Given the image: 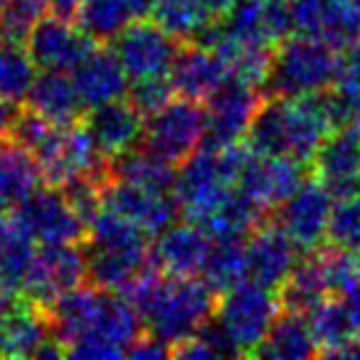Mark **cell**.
Segmentation results:
<instances>
[{"label": "cell", "mask_w": 360, "mask_h": 360, "mask_svg": "<svg viewBox=\"0 0 360 360\" xmlns=\"http://www.w3.org/2000/svg\"><path fill=\"white\" fill-rule=\"evenodd\" d=\"M314 178H319L328 193L340 198L355 195L360 191V129L343 126L321 141L314 158Z\"/></svg>", "instance_id": "15"}, {"label": "cell", "mask_w": 360, "mask_h": 360, "mask_svg": "<svg viewBox=\"0 0 360 360\" xmlns=\"http://www.w3.org/2000/svg\"><path fill=\"white\" fill-rule=\"evenodd\" d=\"M252 355L269 360H306L316 355V345L311 338L306 314L299 311H284L276 316L269 333L259 343Z\"/></svg>", "instance_id": "27"}, {"label": "cell", "mask_w": 360, "mask_h": 360, "mask_svg": "<svg viewBox=\"0 0 360 360\" xmlns=\"http://www.w3.org/2000/svg\"><path fill=\"white\" fill-rule=\"evenodd\" d=\"M173 86H170L168 75L165 77H146V79H131L126 99L136 106L143 116H150L158 111L163 104H168L173 96Z\"/></svg>", "instance_id": "41"}, {"label": "cell", "mask_w": 360, "mask_h": 360, "mask_svg": "<svg viewBox=\"0 0 360 360\" xmlns=\"http://www.w3.org/2000/svg\"><path fill=\"white\" fill-rule=\"evenodd\" d=\"M279 311L281 304L274 289L245 279L232 289L222 291L212 316L230 335L240 355H252L269 333Z\"/></svg>", "instance_id": "5"}, {"label": "cell", "mask_w": 360, "mask_h": 360, "mask_svg": "<svg viewBox=\"0 0 360 360\" xmlns=\"http://www.w3.org/2000/svg\"><path fill=\"white\" fill-rule=\"evenodd\" d=\"M47 3H50V11L60 18H75L79 6V0H47Z\"/></svg>", "instance_id": "47"}, {"label": "cell", "mask_w": 360, "mask_h": 360, "mask_svg": "<svg viewBox=\"0 0 360 360\" xmlns=\"http://www.w3.org/2000/svg\"><path fill=\"white\" fill-rule=\"evenodd\" d=\"M205 139V106L193 99H170L143 121V148L180 165Z\"/></svg>", "instance_id": "6"}, {"label": "cell", "mask_w": 360, "mask_h": 360, "mask_svg": "<svg viewBox=\"0 0 360 360\" xmlns=\"http://www.w3.org/2000/svg\"><path fill=\"white\" fill-rule=\"evenodd\" d=\"M111 42L129 79L165 77L180 50V42L173 35H168L158 22H148L143 18L129 22Z\"/></svg>", "instance_id": "9"}, {"label": "cell", "mask_w": 360, "mask_h": 360, "mask_svg": "<svg viewBox=\"0 0 360 360\" xmlns=\"http://www.w3.org/2000/svg\"><path fill=\"white\" fill-rule=\"evenodd\" d=\"M326 240L333 247L348 250L360 257V195L358 193L348 198H340L338 205H333Z\"/></svg>", "instance_id": "38"}, {"label": "cell", "mask_w": 360, "mask_h": 360, "mask_svg": "<svg viewBox=\"0 0 360 360\" xmlns=\"http://www.w3.org/2000/svg\"><path fill=\"white\" fill-rule=\"evenodd\" d=\"M200 276L215 294L232 289L247 279L245 237H220L210 242Z\"/></svg>", "instance_id": "32"}, {"label": "cell", "mask_w": 360, "mask_h": 360, "mask_svg": "<svg viewBox=\"0 0 360 360\" xmlns=\"http://www.w3.org/2000/svg\"><path fill=\"white\" fill-rule=\"evenodd\" d=\"M168 79L178 96L202 104L230 79V72L222 57L210 47L200 42H186V47H180L175 55Z\"/></svg>", "instance_id": "21"}, {"label": "cell", "mask_w": 360, "mask_h": 360, "mask_svg": "<svg viewBox=\"0 0 360 360\" xmlns=\"http://www.w3.org/2000/svg\"><path fill=\"white\" fill-rule=\"evenodd\" d=\"M77 27L94 42H111L131 20V8L126 0H79Z\"/></svg>", "instance_id": "35"}, {"label": "cell", "mask_w": 360, "mask_h": 360, "mask_svg": "<svg viewBox=\"0 0 360 360\" xmlns=\"http://www.w3.org/2000/svg\"><path fill=\"white\" fill-rule=\"evenodd\" d=\"M319 259L330 294H348L360 281V257L353 252L330 245L328 250L319 252Z\"/></svg>", "instance_id": "39"}, {"label": "cell", "mask_w": 360, "mask_h": 360, "mask_svg": "<svg viewBox=\"0 0 360 360\" xmlns=\"http://www.w3.org/2000/svg\"><path fill=\"white\" fill-rule=\"evenodd\" d=\"M150 15L178 42H198L217 22L200 0H155Z\"/></svg>", "instance_id": "33"}, {"label": "cell", "mask_w": 360, "mask_h": 360, "mask_svg": "<svg viewBox=\"0 0 360 360\" xmlns=\"http://www.w3.org/2000/svg\"><path fill=\"white\" fill-rule=\"evenodd\" d=\"M306 180V168L291 155L250 153L237 180V191L255 200L262 210L271 212Z\"/></svg>", "instance_id": "14"}, {"label": "cell", "mask_w": 360, "mask_h": 360, "mask_svg": "<svg viewBox=\"0 0 360 360\" xmlns=\"http://www.w3.org/2000/svg\"><path fill=\"white\" fill-rule=\"evenodd\" d=\"M358 183H360V180H358Z\"/></svg>", "instance_id": "51"}, {"label": "cell", "mask_w": 360, "mask_h": 360, "mask_svg": "<svg viewBox=\"0 0 360 360\" xmlns=\"http://www.w3.org/2000/svg\"><path fill=\"white\" fill-rule=\"evenodd\" d=\"M340 52L316 37H286L271 55V70L264 82L269 96L294 99L328 89L335 82Z\"/></svg>", "instance_id": "4"}, {"label": "cell", "mask_w": 360, "mask_h": 360, "mask_svg": "<svg viewBox=\"0 0 360 360\" xmlns=\"http://www.w3.org/2000/svg\"><path fill=\"white\" fill-rule=\"evenodd\" d=\"M18 291L13 286H8L6 281H0V321L6 319L13 309L18 306Z\"/></svg>", "instance_id": "44"}, {"label": "cell", "mask_w": 360, "mask_h": 360, "mask_svg": "<svg viewBox=\"0 0 360 360\" xmlns=\"http://www.w3.org/2000/svg\"><path fill=\"white\" fill-rule=\"evenodd\" d=\"M200 3L205 6V11L210 13L215 20H222V18L232 11V6H235L237 0H200Z\"/></svg>", "instance_id": "45"}, {"label": "cell", "mask_w": 360, "mask_h": 360, "mask_svg": "<svg viewBox=\"0 0 360 360\" xmlns=\"http://www.w3.org/2000/svg\"><path fill=\"white\" fill-rule=\"evenodd\" d=\"M104 294L106 289H99L94 284H79L45 306L52 338L62 345L65 353L75 340H79L82 335H86L94 328L96 316H99L101 304H104Z\"/></svg>", "instance_id": "22"}, {"label": "cell", "mask_w": 360, "mask_h": 360, "mask_svg": "<svg viewBox=\"0 0 360 360\" xmlns=\"http://www.w3.org/2000/svg\"><path fill=\"white\" fill-rule=\"evenodd\" d=\"M333 86L348 101L350 111H353V124L360 129V42L348 47L345 55H340Z\"/></svg>", "instance_id": "40"}, {"label": "cell", "mask_w": 360, "mask_h": 360, "mask_svg": "<svg viewBox=\"0 0 360 360\" xmlns=\"http://www.w3.org/2000/svg\"><path fill=\"white\" fill-rule=\"evenodd\" d=\"M210 237L195 222H173L155 235L148 247V259L168 276H198L205 264Z\"/></svg>", "instance_id": "19"}, {"label": "cell", "mask_w": 360, "mask_h": 360, "mask_svg": "<svg viewBox=\"0 0 360 360\" xmlns=\"http://www.w3.org/2000/svg\"><path fill=\"white\" fill-rule=\"evenodd\" d=\"M328 284H326L323 266L319 259V250L311 252L304 262H296L294 269L289 271L281 286L276 289L279 304L284 311H299V314H309L319 301L328 296Z\"/></svg>", "instance_id": "28"}, {"label": "cell", "mask_w": 360, "mask_h": 360, "mask_svg": "<svg viewBox=\"0 0 360 360\" xmlns=\"http://www.w3.org/2000/svg\"><path fill=\"white\" fill-rule=\"evenodd\" d=\"M220 27L235 40L262 47L279 45L294 32L284 0H237L220 20Z\"/></svg>", "instance_id": "17"}, {"label": "cell", "mask_w": 360, "mask_h": 360, "mask_svg": "<svg viewBox=\"0 0 360 360\" xmlns=\"http://www.w3.org/2000/svg\"><path fill=\"white\" fill-rule=\"evenodd\" d=\"M126 3H129L134 18H148L155 6V0H126Z\"/></svg>", "instance_id": "48"}, {"label": "cell", "mask_w": 360, "mask_h": 360, "mask_svg": "<svg viewBox=\"0 0 360 360\" xmlns=\"http://www.w3.org/2000/svg\"><path fill=\"white\" fill-rule=\"evenodd\" d=\"M252 150L242 143L225 148H200L175 168L173 193L178 212L200 225L237 188V180Z\"/></svg>", "instance_id": "2"}, {"label": "cell", "mask_w": 360, "mask_h": 360, "mask_svg": "<svg viewBox=\"0 0 360 360\" xmlns=\"http://www.w3.org/2000/svg\"><path fill=\"white\" fill-rule=\"evenodd\" d=\"M146 237L148 235L134 222L101 207L86 225V279L106 291H119L131 284L148 262Z\"/></svg>", "instance_id": "3"}, {"label": "cell", "mask_w": 360, "mask_h": 360, "mask_svg": "<svg viewBox=\"0 0 360 360\" xmlns=\"http://www.w3.org/2000/svg\"><path fill=\"white\" fill-rule=\"evenodd\" d=\"M50 13L47 0H0V35L25 45L32 27Z\"/></svg>", "instance_id": "37"}, {"label": "cell", "mask_w": 360, "mask_h": 360, "mask_svg": "<svg viewBox=\"0 0 360 360\" xmlns=\"http://www.w3.org/2000/svg\"><path fill=\"white\" fill-rule=\"evenodd\" d=\"M143 121L146 116L124 96V99L109 101V104L91 106L82 124H84L94 148L106 160H114L141 143Z\"/></svg>", "instance_id": "18"}, {"label": "cell", "mask_w": 360, "mask_h": 360, "mask_svg": "<svg viewBox=\"0 0 360 360\" xmlns=\"http://www.w3.org/2000/svg\"><path fill=\"white\" fill-rule=\"evenodd\" d=\"M96 42L75 27L70 18L45 15L25 40V50L42 72H67L70 75L91 52Z\"/></svg>", "instance_id": "12"}, {"label": "cell", "mask_w": 360, "mask_h": 360, "mask_svg": "<svg viewBox=\"0 0 360 360\" xmlns=\"http://www.w3.org/2000/svg\"><path fill=\"white\" fill-rule=\"evenodd\" d=\"M0 37H3V35H0Z\"/></svg>", "instance_id": "52"}, {"label": "cell", "mask_w": 360, "mask_h": 360, "mask_svg": "<svg viewBox=\"0 0 360 360\" xmlns=\"http://www.w3.org/2000/svg\"><path fill=\"white\" fill-rule=\"evenodd\" d=\"M333 200L319 178H309L276 207L274 222L289 235L296 250L316 252L328 235Z\"/></svg>", "instance_id": "8"}, {"label": "cell", "mask_w": 360, "mask_h": 360, "mask_svg": "<svg viewBox=\"0 0 360 360\" xmlns=\"http://www.w3.org/2000/svg\"><path fill=\"white\" fill-rule=\"evenodd\" d=\"M45 186L37 160L20 146L0 148V200L8 207L20 205L37 188Z\"/></svg>", "instance_id": "30"}, {"label": "cell", "mask_w": 360, "mask_h": 360, "mask_svg": "<svg viewBox=\"0 0 360 360\" xmlns=\"http://www.w3.org/2000/svg\"><path fill=\"white\" fill-rule=\"evenodd\" d=\"M72 82L79 91L86 109L124 99L129 91V75L114 50L91 47V52L72 70Z\"/></svg>", "instance_id": "23"}, {"label": "cell", "mask_w": 360, "mask_h": 360, "mask_svg": "<svg viewBox=\"0 0 360 360\" xmlns=\"http://www.w3.org/2000/svg\"><path fill=\"white\" fill-rule=\"evenodd\" d=\"M35 255V240L13 217L11 220L3 217L0 220V281H6L20 294V286L30 271Z\"/></svg>", "instance_id": "34"}, {"label": "cell", "mask_w": 360, "mask_h": 360, "mask_svg": "<svg viewBox=\"0 0 360 360\" xmlns=\"http://www.w3.org/2000/svg\"><path fill=\"white\" fill-rule=\"evenodd\" d=\"M86 279V252L79 242L42 245L37 250L32 266L20 286L22 299L42 306L57 299L65 291L84 284Z\"/></svg>", "instance_id": "7"}, {"label": "cell", "mask_w": 360, "mask_h": 360, "mask_svg": "<svg viewBox=\"0 0 360 360\" xmlns=\"http://www.w3.org/2000/svg\"><path fill=\"white\" fill-rule=\"evenodd\" d=\"M27 109L55 126H75L84 119V101L67 72H42L25 96Z\"/></svg>", "instance_id": "24"}, {"label": "cell", "mask_w": 360, "mask_h": 360, "mask_svg": "<svg viewBox=\"0 0 360 360\" xmlns=\"http://www.w3.org/2000/svg\"><path fill=\"white\" fill-rule=\"evenodd\" d=\"M266 220H269V212L262 210L255 200H250L245 193L235 188L215 207V212L200 222V227L207 232L210 240H220V237H247L252 230H257Z\"/></svg>", "instance_id": "31"}, {"label": "cell", "mask_w": 360, "mask_h": 360, "mask_svg": "<svg viewBox=\"0 0 360 360\" xmlns=\"http://www.w3.org/2000/svg\"><path fill=\"white\" fill-rule=\"evenodd\" d=\"M345 3H348V6L353 8V11H355V13H358V15H360V0H345Z\"/></svg>", "instance_id": "49"}, {"label": "cell", "mask_w": 360, "mask_h": 360, "mask_svg": "<svg viewBox=\"0 0 360 360\" xmlns=\"http://www.w3.org/2000/svg\"><path fill=\"white\" fill-rule=\"evenodd\" d=\"M124 291L148 333L170 348L191 338L217 306V294L202 276H168L158 269H143Z\"/></svg>", "instance_id": "1"}, {"label": "cell", "mask_w": 360, "mask_h": 360, "mask_svg": "<svg viewBox=\"0 0 360 360\" xmlns=\"http://www.w3.org/2000/svg\"><path fill=\"white\" fill-rule=\"evenodd\" d=\"M6 210H8V205L3 200H0V220H3V217H6Z\"/></svg>", "instance_id": "50"}, {"label": "cell", "mask_w": 360, "mask_h": 360, "mask_svg": "<svg viewBox=\"0 0 360 360\" xmlns=\"http://www.w3.org/2000/svg\"><path fill=\"white\" fill-rule=\"evenodd\" d=\"M129 358L136 360H158V358H168L170 355V345L165 340H160L158 335L153 333H141L134 343L126 350Z\"/></svg>", "instance_id": "42"}, {"label": "cell", "mask_w": 360, "mask_h": 360, "mask_svg": "<svg viewBox=\"0 0 360 360\" xmlns=\"http://www.w3.org/2000/svg\"><path fill=\"white\" fill-rule=\"evenodd\" d=\"M175 168L178 165L168 163L160 155L150 153L148 148H131L124 155L109 160V178L111 180H124V183H134V186H143L150 191L170 193L175 180Z\"/></svg>", "instance_id": "29"}, {"label": "cell", "mask_w": 360, "mask_h": 360, "mask_svg": "<svg viewBox=\"0 0 360 360\" xmlns=\"http://www.w3.org/2000/svg\"><path fill=\"white\" fill-rule=\"evenodd\" d=\"M52 338L47 314L32 301H18V306L0 321V355L3 358H40Z\"/></svg>", "instance_id": "25"}, {"label": "cell", "mask_w": 360, "mask_h": 360, "mask_svg": "<svg viewBox=\"0 0 360 360\" xmlns=\"http://www.w3.org/2000/svg\"><path fill=\"white\" fill-rule=\"evenodd\" d=\"M306 321H309L316 355H323V358H340V353L360 338L348 304L340 299L326 296L306 314Z\"/></svg>", "instance_id": "26"}, {"label": "cell", "mask_w": 360, "mask_h": 360, "mask_svg": "<svg viewBox=\"0 0 360 360\" xmlns=\"http://www.w3.org/2000/svg\"><path fill=\"white\" fill-rule=\"evenodd\" d=\"M289 13L296 35L323 40L338 52L360 42V15L345 0H291Z\"/></svg>", "instance_id": "13"}, {"label": "cell", "mask_w": 360, "mask_h": 360, "mask_svg": "<svg viewBox=\"0 0 360 360\" xmlns=\"http://www.w3.org/2000/svg\"><path fill=\"white\" fill-rule=\"evenodd\" d=\"M37 67L20 42H0V99L20 104L25 101Z\"/></svg>", "instance_id": "36"}, {"label": "cell", "mask_w": 360, "mask_h": 360, "mask_svg": "<svg viewBox=\"0 0 360 360\" xmlns=\"http://www.w3.org/2000/svg\"><path fill=\"white\" fill-rule=\"evenodd\" d=\"M262 101L264 99H262L257 86H250L230 77L207 99L202 146L205 148H225V146L242 143Z\"/></svg>", "instance_id": "10"}, {"label": "cell", "mask_w": 360, "mask_h": 360, "mask_svg": "<svg viewBox=\"0 0 360 360\" xmlns=\"http://www.w3.org/2000/svg\"><path fill=\"white\" fill-rule=\"evenodd\" d=\"M18 109H20V104L0 99V148L8 143V131H11V124H13V119H15Z\"/></svg>", "instance_id": "43"}, {"label": "cell", "mask_w": 360, "mask_h": 360, "mask_svg": "<svg viewBox=\"0 0 360 360\" xmlns=\"http://www.w3.org/2000/svg\"><path fill=\"white\" fill-rule=\"evenodd\" d=\"M104 207L119 212L121 217H126L146 235L153 237L168 225H173L180 215L173 193L150 191V188L111 178L104 186Z\"/></svg>", "instance_id": "16"}, {"label": "cell", "mask_w": 360, "mask_h": 360, "mask_svg": "<svg viewBox=\"0 0 360 360\" xmlns=\"http://www.w3.org/2000/svg\"><path fill=\"white\" fill-rule=\"evenodd\" d=\"M250 240L245 242L247 255V279L266 286V289H279L281 281L294 269L296 245L289 240L284 230L276 222H262L257 230H252Z\"/></svg>", "instance_id": "20"}, {"label": "cell", "mask_w": 360, "mask_h": 360, "mask_svg": "<svg viewBox=\"0 0 360 360\" xmlns=\"http://www.w3.org/2000/svg\"><path fill=\"white\" fill-rule=\"evenodd\" d=\"M13 220L40 245H60V242H82L86 227L70 202L65 200L60 188L42 186L30 198L15 205Z\"/></svg>", "instance_id": "11"}, {"label": "cell", "mask_w": 360, "mask_h": 360, "mask_svg": "<svg viewBox=\"0 0 360 360\" xmlns=\"http://www.w3.org/2000/svg\"><path fill=\"white\" fill-rule=\"evenodd\" d=\"M345 304H348L350 316H353V323H355V330H358V335H360V281L348 291V294H345Z\"/></svg>", "instance_id": "46"}]
</instances>
